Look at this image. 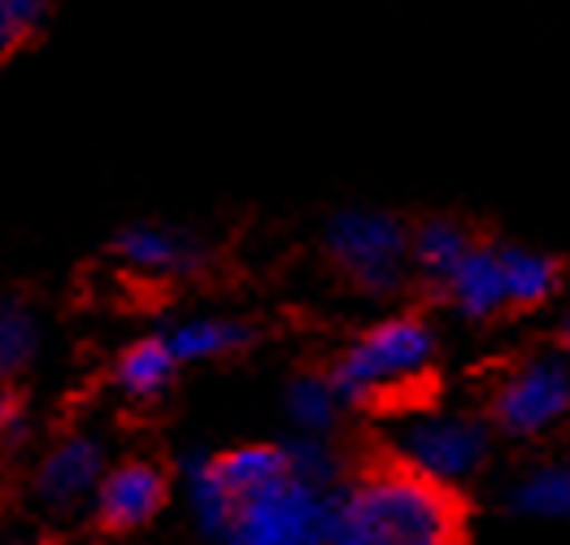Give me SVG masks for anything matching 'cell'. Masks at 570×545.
I'll return each instance as SVG.
<instances>
[{"label": "cell", "mask_w": 570, "mask_h": 545, "mask_svg": "<svg viewBox=\"0 0 570 545\" xmlns=\"http://www.w3.org/2000/svg\"><path fill=\"white\" fill-rule=\"evenodd\" d=\"M323 545H466L462 502L405 467H380L327 489Z\"/></svg>", "instance_id": "obj_1"}, {"label": "cell", "mask_w": 570, "mask_h": 545, "mask_svg": "<svg viewBox=\"0 0 570 545\" xmlns=\"http://www.w3.org/2000/svg\"><path fill=\"white\" fill-rule=\"evenodd\" d=\"M435 358H440V341L428 319L387 314L344 346L332 367V380L344 406H375L419 389L435 371Z\"/></svg>", "instance_id": "obj_2"}, {"label": "cell", "mask_w": 570, "mask_h": 545, "mask_svg": "<svg viewBox=\"0 0 570 545\" xmlns=\"http://www.w3.org/2000/svg\"><path fill=\"white\" fill-rule=\"evenodd\" d=\"M392 467H405L431 485L458 489L475 480L492 458V424L462 406H414L387 428Z\"/></svg>", "instance_id": "obj_3"}, {"label": "cell", "mask_w": 570, "mask_h": 545, "mask_svg": "<svg viewBox=\"0 0 570 545\" xmlns=\"http://www.w3.org/2000/svg\"><path fill=\"white\" fill-rule=\"evenodd\" d=\"M410 227L392 214V210H375V205H348L335 210L323 227V249L335 262V271L371 293V298H392L405 289L410 280Z\"/></svg>", "instance_id": "obj_4"}, {"label": "cell", "mask_w": 570, "mask_h": 545, "mask_svg": "<svg viewBox=\"0 0 570 545\" xmlns=\"http://www.w3.org/2000/svg\"><path fill=\"white\" fill-rule=\"evenodd\" d=\"M488 424L501 437L540 441L570 424V353L535 349L501 371L488 393Z\"/></svg>", "instance_id": "obj_5"}, {"label": "cell", "mask_w": 570, "mask_h": 545, "mask_svg": "<svg viewBox=\"0 0 570 545\" xmlns=\"http://www.w3.org/2000/svg\"><path fill=\"white\" fill-rule=\"evenodd\" d=\"M323 485L287 476L266 494L248 497L236 510L232 528L209 537V545H323Z\"/></svg>", "instance_id": "obj_6"}, {"label": "cell", "mask_w": 570, "mask_h": 545, "mask_svg": "<svg viewBox=\"0 0 570 545\" xmlns=\"http://www.w3.org/2000/svg\"><path fill=\"white\" fill-rule=\"evenodd\" d=\"M109 249L127 271H136L144 280H188L209 262V245L191 227L157 223V218L127 223Z\"/></svg>", "instance_id": "obj_7"}, {"label": "cell", "mask_w": 570, "mask_h": 545, "mask_svg": "<svg viewBox=\"0 0 570 545\" xmlns=\"http://www.w3.org/2000/svg\"><path fill=\"white\" fill-rule=\"evenodd\" d=\"M166 497H170V476L157 463L127 458V463H114L105 471V480L96 485L92 506H96V519L109 533H136V528L157 519V510L166 506Z\"/></svg>", "instance_id": "obj_8"}, {"label": "cell", "mask_w": 570, "mask_h": 545, "mask_svg": "<svg viewBox=\"0 0 570 545\" xmlns=\"http://www.w3.org/2000/svg\"><path fill=\"white\" fill-rule=\"evenodd\" d=\"M109 458H105V441L92 432H70L57 446L48 449L36 467V497L48 510H70L96 497V485L105 480Z\"/></svg>", "instance_id": "obj_9"}, {"label": "cell", "mask_w": 570, "mask_h": 545, "mask_svg": "<svg viewBox=\"0 0 570 545\" xmlns=\"http://www.w3.org/2000/svg\"><path fill=\"white\" fill-rule=\"evenodd\" d=\"M440 298L453 305V314L483 323V319H497L510 310L505 298V262H501V245H471L466 257L440 280L435 289Z\"/></svg>", "instance_id": "obj_10"}, {"label": "cell", "mask_w": 570, "mask_h": 545, "mask_svg": "<svg viewBox=\"0 0 570 545\" xmlns=\"http://www.w3.org/2000/svg\"><path fill=\"white\" fill-rule=\"evenodd\" d=\"M166 346L170 353L184 362H218V358H232L253 346L257 328L239 314H188L179 323H170L166 332Z\"/></svg>", "instance_id": "obj_11"}, {"label": "cell", "mask_w": 570, "mask_h": 545, "mask_svg": "<svg viewBox=\"0 0 570 545\" xmlns=\"http://www.w3.org/2000/svg\"><path fill=\"white\" fill-rule=\"evenodd\" d=\"M505 506L519 519L570 524V458H544V463H531L527 471H519L505 494Z\"/></svg>", "instance_id": "obj_12"}, {"label": "cell", "mask_w": 570, "mask_h": 545, "mask_svg": "<svg viewBox=\"0 0 570 545\" xmlns=\"http://www.w3.org/2000/svg\"><path fill=\"white\" fill-rule=\"evenodd\" d=\"M284 419L287 428H292V437H323V441H332V432L344 419V397H340L332 376H318V371L292 376L284 389Z\"/></svg>", "instance_id": "obj_13"}, {"label": "cell", "mask_w": 570, "mask_h": 545, "mask_svg": "<svg viewBox=\"0 0 570 545\" xmlns=\"http://www.w3.org/2000/svg\"><path fill=\"white\" fill-rule=\"evenodd\" d=\"M179 371V358L170 353L166 337H140L114 358V389L127 397V401H153L170 389Z\"/></svg>", "instance_id": "obj_14"}, {"label": "cell", "mask_w": 570, "mask_h": 545, "mask_svg": "<svg viewBox=\"0 0 570 545\" xmlns=\"http://www.w3.org/2000/svg\"><path fill=\"white\" fill-rule=\"evenodd\" d=\"M501 262H505V298L510 310H535L549 305L562 289V266L527 245H501Z\"/></svg>", "instance_id": "obj_15"}, {"label": "cell", "mask_w": 570, "mask_h": 545, "mask_svg": "<svg viewBox=\"0 0 570 545\" xmlns=\"http://www.w3.org/2000/svg\"><path fill=\"white\" fill-rule=\"evenodd\" d=\"M475 245V236L453 223V218H428L414 236H410V266L428 280L431 289H440V280L466 257V249Z\"/></svg>", "instance_id": "obj_16"}, {"label": "cell", "mask_w": 570, "mask_h": 545, "mask_svg": "<svg viewBox=\"0 0 570 545\" xmlns=\"http://www.w3.org/2000/svg\"><path fill=\"white\" fill-rule=\"evenodd\" d=\"M40 353V319L18 298L0 293V376H18Z\"/></svg>", "instance_id": "obj_17"}, {"label": "cell", "mask_w": 570, "mask_h": 545, "mask_svg": "<svg viewBox=\"0 0 570 545\" xmlns=\"http://www.w3.org/2000/svg\"><path fill=\"white\" fill-rule=\"evenodd\" d=\"M52 0H0V61L22 52L48 22Z\"/></svg>", "instance_id": "obj_18"}, {"label": "cell", "mask_w": 570, "mask_h": 545, "mask_svg": "<svg viewBox=\"0 0 570 545\" xmlns=\"http://www.w3.org/2000/svg\"><path fill=\"white\" fill-rule=\"evenodd\" d=\"M284 449H287V463H292V471H296L301 480L332 489L335 476H340V458H335V449L327 446L323 437H287Z\"/></svg>", "instance_id": "obj_19"}, {"label": "cell", "mask_w": 570, "mask_h": 545, "mask_svg": "<svg viewBox=\"0 0 570 545\" xmlns=\"http://www.w3.org/2000/svg\"><path fill=\"white\" fill-rule=\"evenodd\" d=\"M0 437L4 441H22L27 437V406L13 393H0Z\"/></svg>", "instance_id": "obj_20"}, {"label": "cell", "mask_w": 570, "mask_h": 545, "mask_svg": "<svg viewBox=\"0 0 570 545\" xmlns=\"http://www.w3.org/2000/svg\"><path fill=\"white\" fill-rule=\"evenodd\" d=\"M558 346H562L570 353V310L562 314V323H558Z\"/></svg>", "instance_id": "obj_21"}, {"label": "cell", "mask_w": 570, "mask_h": 545, "mask_svg": "<svg viewBox=\"0 0 570 545\" xmlns=\"http://www.w3.org/2000/svg\"><path fill=\"white\" fill-rule=\"evenodd\" d=\"M4 545H52V542H40V537H13V542H4Z\"/></svg>", "instance_id": "obj_22"}]
</instances>
